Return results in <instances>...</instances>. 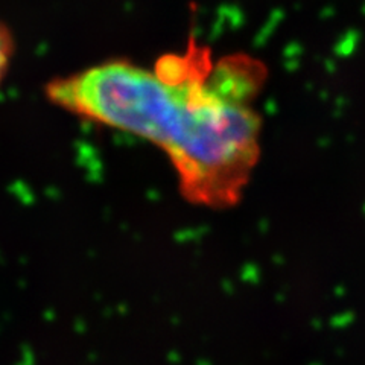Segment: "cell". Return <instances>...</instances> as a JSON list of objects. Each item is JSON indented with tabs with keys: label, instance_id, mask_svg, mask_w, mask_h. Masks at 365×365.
I'll return each instance as SVG.
<instances>
[{
	"label": "cell",
	"instance_id": "6da1fadb",
	"mask_svg": "<svg viewBox=\"0 0 365 365\" xmlns=\"http://www.w3.org/2000/svg\"><path fill=\"white\" fill-rule=\"evenodd\" d=\"M265 78L256 61L190 48L148 69L110 60L52 79L46 98L61 110L143 139L171 160L182 196L222 209L241 199L259 158L262 121L251 108Z\"/></svg>",
	"mask_w": 365,
	"mask_h": 365
},
{
	"label": "cell",
	"instance_id": "7a4b0ae2",
	"mask_svg": "<svg viewBox=\"0 0 365 365\" xmlns=\"http://www.w3.org/2000/svg\"><path fill=\"white\" fill-rule=\"evenodd\" d=\"M12 55H14L12 34L3 23H0V84L3 82L5 76L8 75Z\"/></svg>",
	"mask_w": 365,
	"mask_h": 365
}]
</instances>
